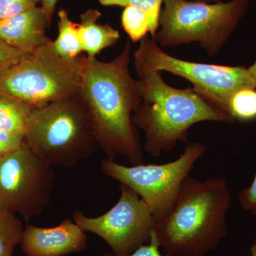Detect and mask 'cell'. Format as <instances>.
<instances>
[{"label":"cell","instance_id":"cell-1","mask_svg":"<svg viewBox=\"0 0 256 256\" xmlns=\"http://www.w3.org/2000/svg\"><path fill=\"white\" fill-rule=\"evenodd\" d=\"M132 44L110 62L87 57L80 96L92 116L99 148L106 158L120 156L130 165L144 164L142 146L132 116L141 104L130 73Z\"/></svg>","mask_w":256,"mask_h":256},{"label":"cell","instance_id":"cell-2","mask_svg":"<svg viewBox=\"0 0 256 256\" xmlns=\"http://www.w3.org/2000/svg\"><path fill=\"white\" fill-rule=\"evenodd\" d=\"M232 193L224 178H186L174 205L156 223V239L166 256H206L227 234Z\"/></svg>","mask_w":256,"mask_h":256},{"label":"cell","instance_id":"cell-3","mask_svg":"<svg viewBox=\"0 0 256 256\" xmlns=\"http://www.w3.org/2000/svg\"><path fill=\"white\" fill-rule=\"evenodd\" d=\"M141 104L132 122L146 134L144 150L153 158L170 152L188 141L190 128L202 122L233 124L232 116L216 108L194 89L178 88L163 80L161 72L136 80Z\"/></svg>","mask_w":256,"mask_h":256},{"label":"cell","instance_id":"cell-4","mask_svg":"<svg viewBox=\"0 0 256 256\" xmlns=\"http://www.w3.org/2000/svg\"><path fill=\"white\" fill-rule=\"evenodd\" d=\"M24 143L50 166L69 168L99 148L90 112L80 94L32 110Z\"/></svg>","mask_w":256,"mask_h":256},{"label":"cell","instance_id":"cell-5","mask_svg":"<svg viewBox=\"0 0 256 256\" xmlns=\"http://www.w3.org/2000/svg\"><path fill=\"white\" fill-rule=\"evenodd\" d=\"M252 0L206 3L193 0H164L156 40L160 47L197 43L210 57L228 42L246 14Z\"/></svg>","mask_w":256,"mask_h":256},{"label":"cell","instance_id":"cell-6","mask_svg":"<svg viewBox=\"0 0 256 256\" xmlns=\"http://www.w3.org/2000/svg\"><path fill=\"white\" fill-rule=\"evenodd\" d=\"M86 58H63L50 40L0 76V94L34 108L78 95Z\"/></svg>","mask_w":256,"mask_h":256},{"label":"cell","instance_id":"cell-7","mask_svg":"<svg viewBox=\"0 0 256 256\" xmlns=\"http://www.w3.org/2000/svg\"><path fill=\"white\" fill-rule=\"evenodd\" d=\"M134 66L138 78L152 72H166L186 79L195 92L228 114L229 100L236 92L245 88H256L247 67L180 60L168 54L156 40L146 36L134 53Z\"/></svg>","mask_w":256,"mask_h":256},{"label":"cell","instance_id":"cell-8","mask_svg":"<svg viewBox=\"0 0 256 256\" xmlns=\"http://www.w3.org/2000/svg\"><path fill=\"white\" fill-rule=\"evenodd\" d=\"M206 150L204 144L190 142L178 159L164 164L126 166L106 158L100 168L106 176L136 192L158 223L171 210L185 180Z\"/></svg>","mask_w":256,"mask_h":256},{"label":"cell","instance_id":"cell-9","mask_svg":"<svg viewBox=\"0 0 256 256\" xmlns=\"http://www.w3.org/2000/svg\"><path fill=\"white\" fill-rule=\"evenodd\" d=\"M52 166L26 144L0 158V208L28 222L50 205L54 186Z\"/></svg>","mask_w":256,"mask_h":256},{"label":"cell","instance_id":"cell-10","mask_svg":"<svg viewBox=\"0 0 256 256\" xmlns=\"http://www.w3.org/2000/svg\"><path fill=\"white\" fill-rule=\"evenodd\" d=\"M74 222L107 242L114 256H128L150 242L156 222L146 202L120 184L118 201L104 214L88 217L77 210Z\"/></svg>","mask_w":256,"mask_h":256},{"label":"cell","instance_id":"cell-11","mask_svg":"<svg viewBox=\"0 0 256 256\" xmlns=\"http://www.w3.org/2000/svg\"><path fill=\"white\" fill-rule=\"evenodd\" d=\"M87 244L86 232L66 218L52 228L28 224L20 246L26 256H66L82 252Z\"/></svg>","mask_w":256,"mask_h":256},{"label":"cell","instance_id":"cell-12","mask_svg":"<svg viewBox=\"0 0 256 256\" xmlns=\"http://www.w3.org/2000/svg\"><path fill=\"white\" fill-rule=\"evenodd\" d=\"M46 14L41 6H35L11 18L0 20V40L16 50L34 53L50 41Z\"/></svg>","mask_w":256,"mask_h":256},{"label":"cell","instance_id":"cell-13","mask_svg":"<svg viewBox=\"0 0 256 256\" xmlns=\"http://www.w3.org/2000/svg\"><path fill=\"white\" fill-rule=\"evenodd\" d=\"M101 16L98 10L88 9L80 14L78 35L82 52L88 58H96L101 50L116 44L120 34L108 24L98 23Z\"/></svg>","mask_w":256,"mask_h":256},{"label":"cell","instance_id":"cell-14","mask_svg":"<svg viewBox=\"0 0 256 256\" xmlns=\"http://www.w3.org/2000/svg\"><path fill=\"white\" fill-rule=\"evenodd\" d=\"M34 108L30 104L0 94V128L24 136Z\"/></svg>","mask_w":256,"mask_h":256},{"label":"cell","instance_id":"cell-15","mask_svg":"<svg viewBox=\"0 0 256 256\" xmlns=\"http://www.w3.org/2000/svg\"><path fill=\"white\" fill-rule=\"evenodd\" d=\"M58 35L53 41L57 53L65 58H75L82 52L78 35V24L74 23L66 10L58 12Z\"/></svg>","mask_w":256,"mask_h":256},{"label":"cell","instance_id":"cell-16","mask_svg":"<svg viewBox=\"0 0 256 256\" xmlns=\"http://www.w3.org/2000/svg\"><path fill=\"white\" fill-rule=\"evenodd\" d=\"M22 223L16 215L0 208V256H14L24 233Z\"/></svg>","mask_w":256,"mask_h":256},{"label":"cell","instance_id":"cell-17","mask_svg":"<svg viewBox=\"0 0 256 256\" xmlns=\"http://www.w3.org/2000/svg\"><path fill=\"white\" fill-rule=\"evenodd\" d=\"M228 110L235 121L256 120V88H245L236 92L229 100Z\"/></svg>","mask_w":256,"mask_h":256},{"label":"cell","instance_id":"cell-18","mask_svg":"<svg viewBox=\"0 0 256 256\" xmlns=\"http://www.w3.org/2000/svg\"><path fill=\"white\" fill-rule=\"evenodd\" d=\"M105 6H134L142 10L148 16L150 21V34L152 38L154 37L159 28L160 13L164 0H98Z\"/></svg>","mask_w":256,"mask_h":256},{"label":"cell","instance_id":"cell-19","mask_svg":"<svg viewBox=\"0 0 256 256\" xmlns=\"http://www.w3.org/2000/svg\"><path fill=\"white\" fill-rule=\"evenodd\" d=\"M122 26L133 43L140 42L150 33V21L142 10L134 6H126L121 16Z\"/></svg>","mask_w":256,"mask_h":256},{"label":"cell","instance_id":"cell-20","mask_svg":"<svg viewBox=\"0 0 256 256\" xmlns=\"http://www.w3.org/2000/svg\"><path fill=\"white\" fill-rule=\"evenodd\" d=\"M30 55L0 40V76Z\"/></svg>","mask_w":256,"mask_h":256},{"label":"cell","instance_id":"cell-21","mask_svg":"<svg viewBox=\"0 0 256 256\" xmlns=\"http://www.w3.org/2000/svg\"><path fill=\"white\" fill-rule=\"evenodd\" d=\"M38 3L40 0H0V20L20 14Z\"/></svg>","mask_w":256,"mask_h":256},{"label":"cell","instance_id":"cell-22","mask_svg":"<svg viewBox=\"0 0 256 256\" xmlns=\"http://www.w3.org/2000/svg\"><path fill=\"white\" fill-rule=\"evenodd\" d=\"M24 142V136L0 128V152L5 154L20 149Z\"/></svg>","mask_w":256,"mask_h":256},{"label":"cell","instance_id":"cell-23","mask_svg":"<svg viewBox=\"0 0 256 256\" xmlns=\"http://www.w3.org/2000/svg\"><path fill=\"white\" fill-rule=\"evenodd\" d=\"M238 202L242 210L256 215V172L250 186L244 188L239 194Z\"/></svg>","mask_w":256,"mask_h":256},{"label":"cell","instance_id":"cell-24","mask_svg":"<svg viewBox=\"0 0 256 256\" xmlns=\"http://www.w3.org/2000/svg\"><path fill=\"white\" fill-rule=\"evenodd\" d=\"M102 256H114L112 254H106ZM128 256H166L160 249L159 242L156 239V232L152 233L150 242L138 248L136 252Z\"/></svg>","mask_w":256,"mask_h":256},{"label":"cell","instance_id":"cell-25","mask_svg":"<svg viewBox=\"0 0 256 256\" xmlns=\"http://www.w3.org/2000/svg\"><path fill=\"white\" fill-rule=\"evenodd\" d=\"M40 4H41L40 6H42L46 14L48 26L50 28L54 14L56 6L58 0H40Z\"/></svg>","mask_w":256,"mask_h":256},{"label":"cell","instance_id":"cell-26","mask_svg":"<svg viewBox=\"0 0 256 256\" xmlns=\"http://www.w3.org/2000/svg\"><path fill=\"white\" fill-rule=\"evenodd\" d=\"M249 73H250V76H252V82H254V86L256 88V60L252 65L248 67Z\"/></svg>","mask_w":256,"mask_h":256},{"label":"cell","instance_id":"cell-27","mask_svg":"<svg viewBox=\"0 0 256 256\" xmlns=\"http://www.w3.org/2000/svg\"><path fill=\"white\" fill-rule=\"evenodd\" d=\"M250 254H252V256H256V240L250 248Z\"/></svg>","mask_w":256,"mask_h":256},{"label":"cell","instance_id":"cell-28","mask_svg":"<svg viewBox=\"0 0 256 256\" xmlns=\"http://www.w3.org/2000/svg\"><path fill=\"white\" fill-rule=\"evenodd\" d=\"M193 1L203 2L206 3H216L220 2L222 0H193Z\"/></svg>","mask_w":256,"mask_h":256},{"label":"cell","instance_id":"cell-29","mask_svg":"<svg viewBox=\"0 0 256 256\" xmlns=\"http://www.w3.org/2000/svg\"><path fill=\"white\" fill-rule=\"evenodd\" d=\"M2 156V154L1 152H0V158H1Z\"/></svg>","mask_w":256,"mask_h":256}]
</instances>
